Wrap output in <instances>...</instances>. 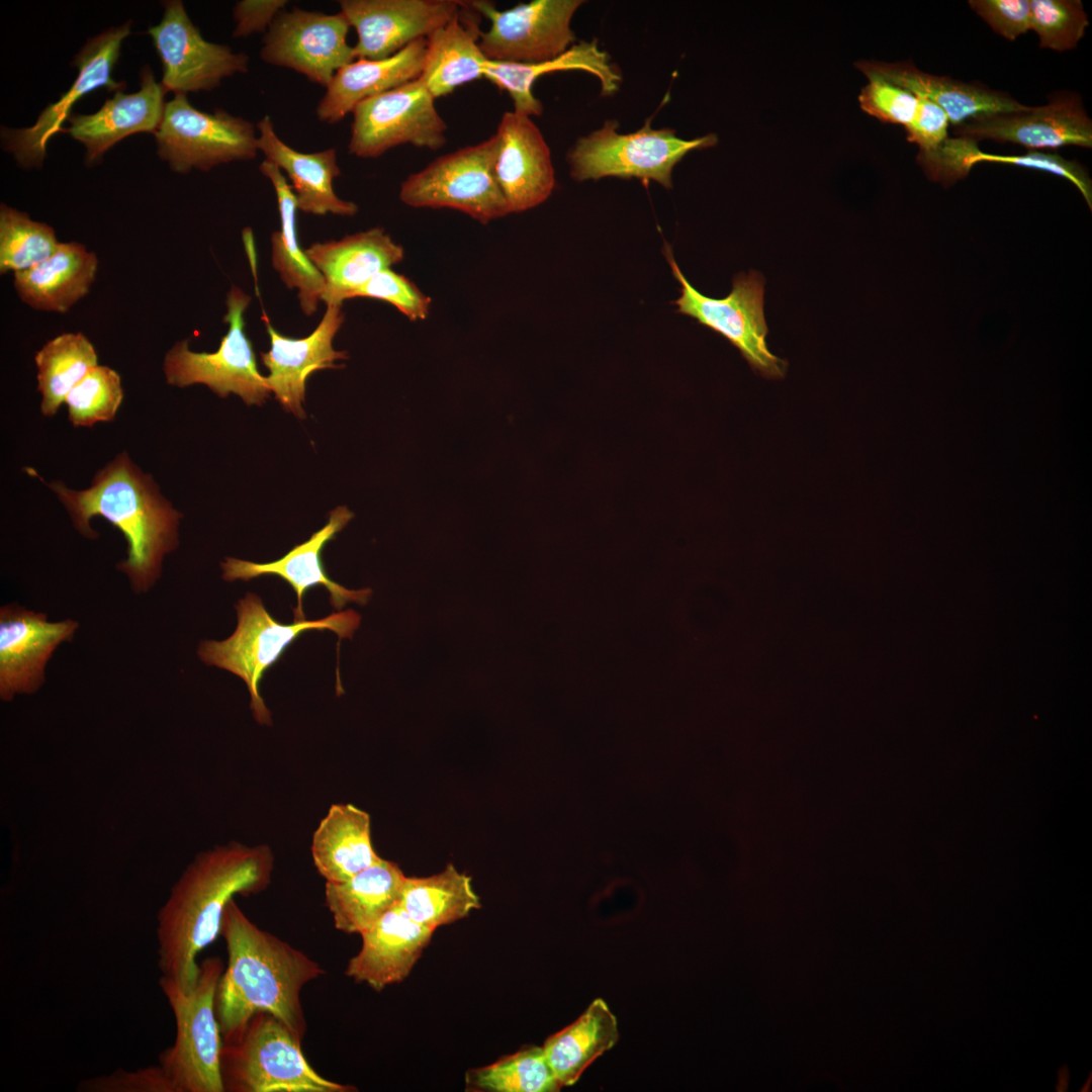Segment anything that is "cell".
Here are the masks:
<instances>
[{"mask_svg":"<svg viewBox=\"0 0 1092 1092\" xmlns=\"http://www.w3.org/2000/svg\"><path fill=\"white\" fill-rule=\"evenodd\" d=\"M466 1083L469 1090L489 1092H555L562 1088L542 1046L522 1049L471 1070Z\"/></svg>","mask_w":1092,"mask_h":1092,"instance_id":"cell-39","label":"cell"},{"mask_svg":"<svg viewBox=\"0 0 1092 1092\" xmlns=\"http://www.w3.org/2000/svg\"><path fill=\"white\" fill-rule=\"evenodd\" d=\"M305 253L326 281L323 301L342 304L379 271L403 259V248L381 228L314 243Z\"/></svg>","mask_w":1092,"mask_h":1092,"instance_id":"cell-25","label":"cell"},{"mask_svg":"<svg viewBox=\"0 0 1092 1092\" xmlns=\"http://www.w3.org/2000/svg\"><path fill=\"white\" fill-rule=\"evenodd\" d=\"M981 162L1004 163L1044 171L1071 181L1092 208V183L1084 167L1076 161L1055 153L1028 151L1024 155H996L980 151L978 143L965 138H948L933 158L932 169L937 182L952 184L966 177L971 168Z\"/></svg>","mask_w":1092,"mask_h":1092,"instance_id":"cell-36","label":"cell"},{"mask_svg":"<svg viewBox=\"0 0 1092 1092\" xmlns=\"http://www.w3.org/2000/svg\"><path fill=\"white\" fill-rule=\"evenodd\" d=\"M618 1039L616 1016L603 999L597 998L574 1022L548 1037L542 1048L554 1075L565 1087L574 1085Z\"/></svg>","mask_w":1092,"mask_h":1092,"instance_id":"cell-35","label":"cell"},{"mask_svg":"<svg viewBox=\"0 0 1092 1092\" xmlns=\"http://www.w3.org/2000/svg\"><path fill=\"white\" fill-rule=\"evenodd\" d=\"M912 122L905 128L907 141L916 144L918 154H927L940 147L949 136L950 125L946 113L929 99L919 97Z\"/></svg>","mask_w":1092,"mask_h":1092,"instance_id":"cell-47","label":"cell"},{"mask_svg":"<svg viewBox=\"0 0 1092 1092\" xmlns=\"http://www.w3.org/2000/svg\"><path fill=\"white\" fill-rule=\"evenodd\" d=\"M259 169L274 187L281 222L280 230L271 235L272 266L288 289L298 290L303 313L311 315L316 311L320 300H323L326 281L299 245L295 195L276 165L264 160Z\"/></svg>","mask_w":1092,"mask_h":1092,"instance_id":"cell-33","label":"cell"},{"mask_svg":"<svg viewBox=\"0 0 1092 1092\" xmlns=\"http://www.w3.org/2000/svg\"><path fill=\"white\" fill-rule=\"evenodd\" d=\"M60 243L51 225L1 203L0 274H14L37 265L52 256Z\"/></svg>","mask_w":1092,"mask_h":1092,"instance_id":"cell-40","label":"cell"},{"mask_svg":"<svg viewBox=\"0 0 1092 1092\" xmlns=\"http://www.w3.org/2000/svg\"><path fill=\"white\" fill-rule=\"evenodd\" d=\"M40 412L53 417L72 388L95 366L94 345L82 333H64L48 341L34 355Z\"/></svg>","mask_w":1092,"mask_h":1092,"instance_id":"cell-38","label":"cell"},{"mask_svg":"<svg viewBox=\"0 0 1092 1092\" xmlns=\"http://www.w3.org/2000/svg\"><path fill=\"white\" fill-rule=\"evenodd\" d=\"M398 904L413 920L434 930L480 908L471 878L452 863L433 876L405 877Z\"/></svg>","mask_w":1092,"mask_h":1092,"instance_id":"cell-37","label":"cell"},{"mask_svg":"<svg viewBox=\"0 0 1092 1092\" xmlns=\"http://www.w3.org/2000/svg\"><path fill=\"white\" fill-rule=\"evenodd\" d=\"M490 26L481 31L479 47L487 60L535 64L562 55L575 41L570 27L581 0H534L499 10L489 1H469Z\"/></svg>","mask_w":1092,"mask_h":1092,"instance_id":"cell-13","label":"cell"},{"mask_svg":"<svg viewBox=\"0 0 1092 1092\" xmlns=\"http://www.w3.org/2000/svg\"><path fill=\"white\" fill-rule=\"evenodd\" d=\"M140 89L130 94L117 91L111 99L92 114H72L70 127L64 128L84 145L87 165L99 162L103 154L122 139L159 128L165 111L166 94L149 66L140 74Z\"/></svg>","mask_w":1092,"mask_h":1092,"instance_id":"cell-23","label":"cell"},{"mask_svg":"<svg viewBox=\"0 0 1092 1092\" xmlns=\"http://www.w3.org/2000/svg\"><path fill=\"white\" fill-rule=\"evenodd\" d=\"M969 5L997 33L1009 40L1030 29L1029 0H970Z\"/></svg>","mask_w":1092,"mask_h":1092,"instance_id":"cell-46","label":"cell"},{"mask_svg":"<svg viewBox=\"0 0 1092 1092\" xmlns=\"http://www.w3.org/2000/svg\"><path fill=\"white\" fill-rule=\"evenodd\" d=\"M405 876L398 866L381 858L342 883H326V904L335 927L361 934L396 905Z\"/></svg>","mask_w":1092,"mask_h":1092,"instance_id":"cell-34","label":"cell"},{"mask_svg":"<svg viewBox=\"0 0 1092 1092\" xmlns=\"http://www.w3.org/2000/svg\"><path fill=\"white\" fill-rule=\"evenodd\" d=\"M479 15L465 1L458 15L427 37L420 79L435 98L484 78L488 60L479 47Z\"/></svg>","mask_w":1092,"mask_h":1092,"instance_id":"cell-30","label":"cell"},{"mask_svg":"<svg viewBox=\"0 0 1092 1092\" xmlns=\"http://www.w3.org/2000/svg\"><path fill=\"white\" fill-rule=\"evenodd\" d=\"M855 66L868 79L858 96L860 108L882 122L906 128L915 116L918 97L870 69L863 61H858Z\"/></svg>","mask_w":1092,"mask_h":1092,"instance_id":"cell-43","label":"cell"},{"mask_svg":"<svg viewBox=\"0 0 1092 1092\" xmlns=\"http://www.w3.org/2000/svg\"><path fill=\"white\" fill-rule=\"evenodd\" d=\"M495 134V176L510 213L544 202L555 186V174L550 149L531 116L505 112Z\"/></svg>","mask_w":1092,"mask_h":1092,"instance_id":"cell-22","label":"cell"},{"mask_svg":"<svg viewBox=\"0 0 1092 1092\" xmlns=\"http://www.w3.org/2000/svg\"><path fill=\"white\" fill-rule=\"evenodd\" d=\"M251 297L233 286L226 295L229 324L215 352H194L188 340L176 342L165 354L163 371L166 382L176 387L204 384L219 397L234 393L246 404L261 405L271 390L257 367L253 346L244 332V312Z\"/></svg>","mask_w":1092,"mask_h":1092,"instance_id":"cell-9","label":"cell"},{"mask_svg":"<svg viewBox=\"0 0 1092 1092\" xmlns=\"http://www.w3.org/2000/svg\"><path fill=\"white\" fill-rule=\"evenodd\" d=\"M569 70L585 71L597 77L603 95L615 94L622 81L619 69L612 63L609 54L599 48L596 38L573 43L559 57L542 63L514 64L488 60L484 78L509 93L514 110L538 116L543 106L532 91L536 80L543 75Z\"/></svg>","mask_w":1092,"mask_h":1092,"instance_id":"cell-29","label":"cell"},{"mask_svg":"<svg viewBox=\"0 0 1092 1092\" xmlns=\"http://www.w3.org/2000/svg\"><path fill=\"white\" fill-rule=\"evenodd\" d=\"M48 486L66 509L76 531L94 540L90 524L100 516L119 530L126 542L125 558L116 564L135 595L152 590L162 575L163 561L178 546L182 515L161 493L153 476L123 451L99 469L85 489L62 481Z\"/></svg>","mask_w":1092,"mask_h":1092,"instance_id":"cell-3","label":"cell"},{"mask_svg":"<svg viewBox=\"0 0 1092 1092\" xmlns=\"http://www.w3.org/2000/svg\"><path fill=\"white\" fill-rule=\"evenodd\" d=\"M219 935L228 951V965L215 993L222 1041L237 1040L258 1012L272 1014L302 1041L306 1020L300 993L325 970L301 950L253 923L235 899L224 909Z\"/></svg>","mask_w":1092,"mask_h":1092,"instance_id":"cell-2","label":"cell"},{"mask_svg":"<svg viewBox=\"0 0 1092 1092\" xmlns=\"http://www.w3.org/2000/svg\"><path fill=\"white\" fill-rule=\"evenodd\" d=\"M77 1090L83 1092H175L172 1082L160 1065L135 1071L118 1069L110 1074L81 1081Z\"/></svg>","mask_w":1092,"mask_h":1092,"instance_id":"cell-45","label":"cell"},{"mask_svg":"<svg viewBox=\"0 0 1092 1092\" xmlns=\"http://www.w3.org/2000/svg\"><path fill=\"white\" fill-rule=\"evenodd\" d=\"M497 136L443 155L400 185L412 207L452 208L481 223L510 214L495 176Z\"/></svg>","mask_w":1092,"mask_h":1092,"instance_id":"cell-8","label":"cell"},{"mask_svg":"<svg viewBox=\"0 0 1092 1092\" xmlns=\"http://www.w3.org/2000/svg\"><path fill=\"white\" fill-rule=\"evenodd\" d=\"M953 134L975 142L992 140L1029 151L1065 146L1092 147V122L1079 96L1063 94L1049 104L1025 110L982 115L953 127Z\"/></svg>","mask_w":1092,"mask_h":1092,"instance_id":"cell-19","label":"cell"},{"mask_svg":"<svg viewBox=\"0 0 1092 1092\" xmlns=\"http://www.w3.org/2000/svg\"><path fill=\"white\" fill-rule=\"evenodd\" d=\"M651 118L638 130L620 133L616 120L579 138L567 153L570 175L577 181L603 177L655 181L669 189L674 166L690 152L717 144L715 133L684 140L671 128H652Z\"/></svg>","mask_w":1092,"mask_h":1092,"instance_id":"cell-7","label":"cell"},{"mask_svg":"<svg viewBox=\"0 0 1092 1092\" xmlns=\"http://www.w3.org/2000/svg\"><path fill=\"white\" fill-rule=\"evenodd\" d=\"M220 1075L224 1092L356 1090L320 1075L305 1059L301 1040L267 1012L256 1013L237 1040L222 1043Z\"/></svg>","mask_w":1092,"mask_h":1092,"instance_id":"cell-5","label":"cell"},{"mask_svg":"<svg viewBox=\"0 0 1092 1092\" xmlns=\"http://www.w3.org/2000/svg\"><path fill=\"white\" fill-rule=\"evenodd\" d=\"M355 297H368L386 301L395 306L411 321L426 320L430 312L431 298L424 294L405 276L390 268L376 273L360 287Z\"/></svg>","mask_w":1092,"mask_h":1092,"instance_id":"cell-44","label":"cell"},{"mask_svg":"<svg viewBox=\"0 0 1092 1092\" xmlns=\"http://www.w3.org/2000/svg\"><path fill=\"white\" fill-rule=\"evenodd\" d=\"M354 514L346 507H338L330 512L326 525L314 532L308 540L295 545L281 558L267 563H256L234 557H226L220 563L222 578L225 581L241 579L248 581L262 575H275L285 580L296 594L297 605L293 609V622L305 620L302 600L306 592L313 586L323 585L330 595V604L336 611L349 603L365 606L370 601L372 589H348L332 580L327 574L322 552L326 544L341 532Z\"/></svg>","mask_w":1092,"mask_h":1092,"instance_id":"cell-20","label":"cell"},{"mask_svg":"<svg viewBox=\"0 0 1092 1092\" xmlns=\"http://www.w3.org/2000/svg\"><path fill=\"white\" fill-rule=\"evenodd\" d=\"M154 134L158 156L180 174L253 160L259 153L257 128L251 121L223 109L200 111L185 94H175L166 103Z\"/></svg>","mask_w":1092,"mask_h":1092,"instance_id":"cell-10","label":"cell"},{"mask_svg":"<svg viewBox=\"0 0 1092 1092\" xmlns=\"http://www.w3.org/2000/svg\"><path fill=\"white\" fill-rule=\"evenodd\" d=\"M433 932L413 920L397 903L360 934L361 948L350 959L345 974L380 992L408 976Z\"/></svg>","mask_w":1092,"mask_h":1092,"instance_id":"cell-24","label":"cell"},{"mask_svg":"<svg viewBox=\"0 0 1092 1092\" xmlns=\"http://www.w3.org/2000/svg\"><path fill=\"white\" fill-rule=\"evenodd\" d=\"M273 869V851L265 844L230 841L198 852L157 914L162 976L191 991L200 972L196 957L219 935L228 903L264 891Z\"/></svg>","mask_w":1092,"mask_h":1092,"instance_id":"cell-1","label":"cell"},{"mask_svg":"<svg viewBox=\"0 0 1092 1092\" xmlns=\"http://www.w3.org/2000/svg\"><path fill=\"white\" fill-rule=\"evenodd\" d=\"M420 78L360 102L352 111L351 155L373 159L400 145L436 151L447 124Z\"/></svg>","mask_w":1092,"mask_h":1092,"instance_id":"cell-12","label":"cell"},{"mask_svg":"<svg viewBox=\"0 0 1092 1092\" xmlns=\"http://www.w3.org/2000/svg\"><path fill=\"white\" fill-rule=\"evenodd\" d=\"M256 128L259 152L265 160L285 172L299 210L315 215L353 216L357 213L356 203L340 198L334 191L333 181L341 175L334 148L314 153L298 152L277 135L268 115L257 122Z\"/></svg>","mask_w":1092,"mask_h":1092,"instance_id":"cell-26","label":"cell"},{"mask_svg":"<svg viewBox=\"0 0 1092 1092\" xmlns=\"http://www.w3.org/2000/svg\"><path fill=\"white\" fill-rule=\"evenodd\" d=\"M343 323L342 304H327L317 327L302 339L285 337L266 323L271 346L260 354L261 361L269 370L267 384L286 412L304 419L302 404L308 376L318 370L344 366L335 361L347 359V352L333 348V340Z\"/></svg>","mask_w":1092,"mask_h":1092,"instance_id":"cell-21","label":"cell"},{"mask_svg":"<svg viewBox=\"0 0 1092 1092\" xmlns=\"http://www.w3.org/2000/svg\"><path fill=\"white\" fill-rule=\"evenodd\" d=\"M98 270L94 252L78 242H61L57 251L37 265L13 274L19 299L29 307L66 313L90 291Z\"/></svg>","mask_w":1092,"mask_h":1092,"instance_id":"cell-28","label":"cell"},{"mask_svg":"<svg viewBox=\"0 0 1092 1092\" xmlns=\"http://www.w3.org/2000/svg\"><path fill=\"white\" fill-rule=\"evenodd\" d=\"M311 855L327 883H342L381 857L371 840V819L352 804H333L313 832Z\"/></svg>","mask_w":1092,"mask_h":1092,"instance_id":"cell-32","label":"cell"},{"mask_svg":"<svg viewBox=\"0 0 1092 1092\" xmlns=\"http://www.w3.org/2000/svg\"><path fill=\"white\" fill-rule=\"evenodd\" d=\"M236 610L238 624L234 633L223 640L201 641L197 655L204 664L230 671L245 681L254 717L266 725L272 722L271 713L259 693V684L286 648L311 630L332 631L339 643L344 638L351 640L361 623L360 614L348 609L318 620L283 624L270 615L260 597L253 593L239 600Z\"/></svg>","mask_w":1092,"mask_h":1092,"instance_id":"cell-4","label":"cell"},{"mask_svg":"<svg viewBox=\"0 0 1092 1092\" xmlns=\"http://www.w3.org/2000/svg\"><path fill=\"white\" fill-rule=\"evenodd\" d=\"M665 256L680 284L673 302L677 311L715 331L736 347L753 370L768 379L785 376L787 362L767 348V326L763 312L764 280L757 272L738 275L731 292L712 298L699 292L681 273L668 246Z\"/></svg>","mask_w":1092,"mask_h":1092,"instance_id":"cell-11","label":"cell"},{"mask_svg":"<svg viewBox=\"0 0 1092 1092\" xmlns=\"http://www.w3.org/2000/svg\"><path fill=\"white\" fill-rule=\"evenodd\" d=\"M121 378L114 369L97 365L68 393L65 404L74 427H92L111 422L123 400Z\"/></svg>","mask_w":1092,"mask_h":1092,"instance_id":"cell-41","label":"cell"},{"mask_svg":"<svg viewBox=\"0 0 1092 1092\" xmlns=\"http://www.w3.org/2000/svg\"><path fill=\"white\" fill-rule=\"evenodd\" d=\"M79 622H52L48 615L15 603L0 608V699L33 695L46 682V669L55 651L72 641Z\"/></svg>","mask_w":1092,"mask_h":1092,"instance_id":"cell-18","label":"cell"},{"mask_svg":"<svg viewBox=\"0 0 1092 1092\" xmlns=\"http://www.w3.org/2000/svg\"><path fill=\"white\" fill-rule=\"evenodd\" d=\"M350 27L341 11L327 14L297 7L284 9L265 33L260 57L326 88L338 70L356 60L347 41Z\"/></svg>","mask_w":1092,"mask_h":1092,"instance_id":"cell-15","label":"cell"},{"mask_svg":"<svg viewBox=\"0 0 1092 1092\" xmlns=\"http://www.w3.org/2000/svg\"><path fill=\"white\" fill-rule=\"evenodd\" d=\"M1030 29L1039 47L1058 52L1074 49L1089 25L1080 0H1029Z\"/></svg>","mask_w":1092,"mask_h":1092,"instance_id":"cell-42","label":"cell"},{"mask_svg":"<svg viewBox=\"0 0 1092 1092\" xmlns=\"http://www.w3.org/2000/svg\"><path fill=\"white\" fill-rule=\"evenodd\" d=\"M130 25L131 20L87 40L73 62L78 68L75 81L59 100L41 111L33 125L2 129L4 149L13 154L21 167L30 169L42 166L49 141L64 131L63 123L72 115V108L79 99L98 88L105 87L117 92L126 87L124 82L113 80L112 71L119 58L122 40L130 33Z\"/></svg>","mask_w":1092,"mask_h":1092,"instance_id":"cell-16","label":"cell"},{"mask_svg":"<svg viewBox=\"0 0 1092 1092\" xmlns=\"http://www.w3.org/2000/svg\"><path fill=\"white\" fill-rule=\"evenodd\" d=\"M199 967L197 982L187 993L173 980L160 978L176 1022L174 1044L161 1053L160 1066L175 1092H224L220 1075L223 1041L215 1013L223 964L220 958L210 957Z\"/></svg>","mask_w":1092,"mask_h":1092,"instance_id":"cell-6","label":"cell"},{"mask_svg":"<svg viewBox=\"0 0 1092 1092\" xmlns=\"http://www.w3.org/2000/svg\"><path fill=\"white\" fill-rule=\"evenodd\" d=\"M427 38L380 60L356 59L336 72L316 106L317 118L334 124L362 101L420 78Z\"/></svg>","mask_w":1092,"mask_h":1092,"instance_id":"cell-27","label":"cell"},{"mask_svg":"<svg viewBox=\"0 0 1092 1092\" xmlns=\"http://www.w3.org/2000/svg\"><path fill=\"white\" fill-rule=\"evenodd\" d=\"M341 12L357 32L355 59L388 58L458 15L465 1L341 0Z\"/></svg>","mask_w":1092,"mask_h":1092,"instance_id":"cell-17","label":"cell"},{"mask_svg":"<svg viewBox=\"0 0 1092 1092\" xmlns=\"http://www.w3.org/2000/svg\"><path fill=\"white\" fill-rule=\"evenodd\" d=\"M885 78L905 87L916 96L931 100L947 115L952 127L972 118L1027 109L1007 93L985 85L965 83L946 76L931 75L917 69L911 62L886 63L863 61Z\"/></svg>","mask_w":1092,"mask_h":1092,"instance_id":"cell-31","label":"cell"},{"mask_svg":"<svg viewBox=\"0 0 1092 1092\" xmlns=\"http://www.w3.org/2000/svg\"><path fill=\"white\" fill-rule=\"evenodd\" d=\"M159 24L151 26V35L160 57L165 92L187 94L211 91L224 78L249 71L250 58L229 46L206 40L190 20L183 2L164 1Z\"/></svg>","mask_w":1092,"mask_h":1092,"instance_id":"cell-14","label":"cell"},{"mask_svg":"<svg viewBox=\"0 0 1092 1092\" xmlns=\"http://www.w3.org/2000/svg\"><path fill=\"white\" fill-rule=\"evenodd\" d=\"M286 0H242L233 10L235 29L233 36L247 37L254 33H266L276 16L285 9Z\"/></svg>","mask_w":1092,"mask_h":1092,"instance_id":"cell-48","label":"cell"}]
</instances>
